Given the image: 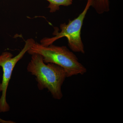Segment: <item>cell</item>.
Masks as SVG:
<instances>
[{
    "label": "cell",
    "instance_id": "1",
    "mask_svg": "<svg viewBox=\"0 0 123 123\" xmlns=\"http://www.w3.org/2000/svg\"><path fill=\"white\" fill-rule=\"evenodd\" d=\"M27 65V71L35 77L40 90H47L53 98L60 100L63 97L62 87L67 78L66 71L62 67L52 63H44L40 55H31Z\"/></svg>",
    "mask_w": 123,
    "mask_h": 123
},
{
    "label": "cell",
    "instance_id": "2",
    "mask_svg": "<svg viewBox=\"0 0 123 123\" xmlns=\"http://www.w3.org/2000/svg\"><path fill=\"white\" fill-rule=\"evenodd\" d=\"M27 52L31 55H40L46 63H52L62 67L66 71L67 78L83 75L87 72V69L79 62L76 55L65 46L53 44L44 46L35 43Z\"/></svg>",
    "mask_w": 123,
    "mask_h": 123
},
{
    "label": "cell",
    "instance_id": "3",
    "mask_svg": "<svg viewBox=\"0 0 123 123\" xmlns=\"http://www.w3.org/2000/svg\"><path fill=\"white\" fill-rule=\"evenodd\" d=\"M84 10L78 17L73 20H69L68 24L62 23L60 25V31L55 28L53 37L44 38L41 40L40 44L48 46L53 44L57 40L64 37L67 38L69 48L74 52L85 53L84 43L81 38V30L84 19L88 10L92 6L94 0H87Z\"/></svg>",
    "mask_w": 123,
    "mask_h": 123
},
{
    "label": "cell",
    "instance_id": "4",
    "mask_svg": "<svg viewBox=\"0 0 123 123\" xmlns=\"http://www.w3.org/2000/svg\"><path fill=\"white\" fill-rule=\"evenodd\" d=\"M35 43L33 39L27 40L23 49L14 57L12 53L8 52H3L0 55V67L3 71L2 81L0 83V92L2 93L0 98V112H6L10 111V107L7 103L6 95L14 68Z\"/></svg>",
    "mask_w": 123,
    "mask_h": 123
},
{
    "label": "cell",
    "instance_id": "5",
    "mask_svg": "<svg viewBox=\"0 0 123 123\" xmlns=\"http://www.w3.org/2000/svg\"><path fill=\"white\" fill-rule=\"evenodd\" d=\"M92 7L97 13L98 14H102L110 11V1L109 0H94Z\"/></svg>",
    "mask_w": 123,
    "mask_h": 123
},
{
    "label": "cell",
    "instance_id": "6",
    "mask_svg": "<svg viewBox=\"0 0 123 123\" xmlns=\"http://www.w3.org/2000/svg\"><path fill=\"white\" fill-rule=\"evenodd\" d=\"M49 2L48 8L51 13L58 11L61 6H70L73 4V0H46Z\"/></svg>",
    "mask_w": 123,
    "mask_h": 123
},
{
    "label": "cell",
    "instance_id": "7",
    "mask_svg": "<svg viewBox=\"0 0 123 123\" xmlns=\"http://www.w3.org/2000/svg\"><path fill=\"white\" fill-rule=\"evenodd\" d=\"M15 122L11 120H6L0 118V123H14Z\"/></svg>",
    "mask_w": 123,
    "mask_h": 123
}]
</instances>
